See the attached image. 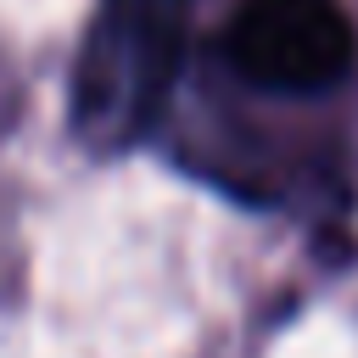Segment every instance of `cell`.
I'll list each match as a JSON object with an SVG mask.
<instances>
[{"instance_id": "cell-2", "label": "cell", "mask_w": 358, "mask_h": 358, "mask_svg": "<svg viewBox=\"0 0 358 358\" xmlns=\"http://www.w3.org/2000/svg\"><path fill=\"white\" fill-rule=\"evenodd\" d=\"M218 62L257 90H336L358 62L341 0H241L218 28Z\"/></svg>"}, {"instance_id": "cell-1", "label": "cell", "mask_w": 358, "mask_h": 358, "mask_svg": "<svg viewBox=\"0 0 358 358\" xmlns=\"http://www.w3.org/2000/svg\"><path fill=\"white\" fill-rule=\"evenodd\" d=\"M190 0H101L73 62V129L123 151L145 140L179 84Z\"/></svg>"}]
</instances>
